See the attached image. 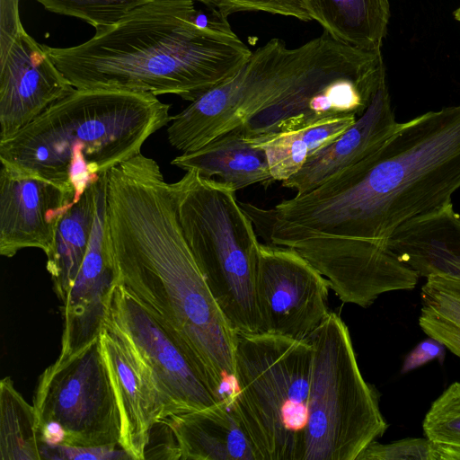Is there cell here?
<instances>
[{
    "instance_id": "12",
    "label": "cell",
    "mask_w": 460,
    "mask_h": 460,
    "mask_svg": "<svg viewBox=\"0 0 460 460\" xmlns=\"http://www.w3.org/2000/svg\"><path fill=\"white\" fill-rule=\"evenodd\" d=\"M75 89L46 45L22 27L0 48V141L17 134Z\"/></svg>"
},
{
    "instance_id": "26",
    "label": "cell",
    "mask_w": 460,
    "mask_h": 460,
    "mask_svg": "<svg viewBox=\"0 0 460 460\" xmlns=\"http://www.w3.org/2000/svg\"><path fill=\"white\" fill-rule=\"evenodd\" d=\"M437 460L432 443L427 438H408L388 444L370 443L357 460Z\"/></svg>"
},
{
    "instance_id": "21",
    "label": "cell",
    "mask_w": 460,
    "mask_h": 460,
    "mask_svg": "<svg viewBox=\"0 0 460 460\" xmlns=\"http://www.w3.org/2000/svg\"><path fill=\"white\" fill-rule=\"evenodd\" d=\"M419 324L460 358V279L434 274L420 290Z\"/></svg>"
},
{
    "instance_id": "15",
    "label": "cell",
    "mask_w": 460,
    "mask_h": 460,
    "mask_svg": "<svg viewBox=\"0 0 460 460\" xmlns=\"http://www.w3.org/2000/svg\"><path fill=\"white\" fill-rule=\"evenodd\" d=\"M385 78L379 84L365 112L338 137L314 153L301 169L282 181V186L305 193L377 151L396 131Z\"/></svg>"
},
{
    "instance_id": "25",
    "label": "cell",
    "mask_w": 460,
    "mask_h": 460,
    "mask_svg": "<svg viewBox=\"0 0 460 460\" xmlns=\"http://www.w3.org/2000/svg\"><path fill=\"white\" fill-rule=\"evenodd\" d=\"M216 7L226 16L238 12H264L294 17L302 22L313 21L304 0H195Z\"/></svg>"
},
{
    "instance_id": "27",
    "label": "cell",
    "mask_w": 460,
    "mask_h": 460,
    "mask_svg": "<svg viewBox=\"0 0 460 460\" xmlns=\"http://www.w3.org/2000/svg\"><path fill=\"white\" fill-rule=\"evenodd\" d=\"M40 452L41 460L131 459L120 446L116 447H84L40 443Z\"/></svg>"
},
{
    "instance_id": "9",
    "label": "cell",
    "mask_w": 460,
    "mask_h": 460,
    "mask_svg": "<svg viewBox=\"0 0 460 460\" xmlns=\"http://www.w3.org/2000/svg\"><path fill=\"white\" fill-rule=\"evenodd\" d=\"M102 322L125 335L151 370L164 405L163 419L220 401L181 347L121 284L112 287Z\"/></svg>"
},
{
    "instance_id": "6",
    "label": "cell",
    "mask_w": 460,
    "mask_h": 460,
    "mask_svg": "<svg viewBox=\"0 0 460 460\" xmlns=\"http://www.w3.org/2000/svg\"><path fill=\"white\" fill-rule=\"evenodd\" d=\"M312 360L308 340L237 333L231 400L257 460H302Z\"/></svg>"
},
{
    "instance_id": "28",
    "label": "cell",
    "mask_w": 460,
    "mask_h": 460,
    "mask_svg": "<svg viewBox=\"0 0 460 460\" xmlns=\"http://www.w3.org/2000/svg\"><path fill=\"white\" fill-rule=\"evenodd\" d=\"M145 459L181 460L176 437L165 419L159 420L152 427L145 449Z\"/></svg>"
},
{
    "instance_id": "23",
    "label": "cell",
    "mask_w": 460,
    "mask_h": 460,
    "mask_svg": "<svg viewBox=\"0 0 460 460\" xmlns=\"http://www.w3.org/2000/svg\"><path fill=\"white\" fill-rule=\"evenodd\" d=\"M422 429L437 460H460V382L450 385L432 402Z\"/></svg>"
},
{
    "instance_id": "19",
    "label": "cell",
    "mask_w": 460,
    "mask_h": 460,
    "mask_svg": "<svg viewBox=\"0 0 460 460\" xmlns=\"http://www.w3.org/2000/svg\"><path fill=\"white\" fill-rule=\"evenodd\" d=\"M98 182L88 188L62 217L45 252L53 288L64 303L85 256L96 213Z\"/></svg>"
},
{
    "instance_id": "1",
    "label": "cell",
    "mask_w": 460,
    "mask_h": 460,
    "mask_svg": "<svg viewBox=\"0 0 460 460\" xmlns=\"http://www.w3.org/2000/svg\"><path fill=\"white\" fill-rule=\"evenodd\" d=\"M107 178V218L124 286L181 347L221 401L234 393L237 332L182 233L170 183L141 153Z\"/></svg>"
},
{
    "instance_id": "2",
    "label": "cell",
    "mask_w": 460,
    "mask_h": 460,
    "mask_svg": "<svg viewBox=\"0 0 460 460\" xmlns=\"http://www.w3.org/2000/svg\"><path fill=\"white\" fill-rule=\"evenodd\" d=\"M460 188V104L401 123L374 154L296 195V234L327 261L386 248L403 224L452 202Z\"/></svg>"
},
{
    "instance_id": "24",
    "label": "cell",
    "mask_w": 460,
    "mask_h": 460,
    "mask_svg": "<svg viewBox=\"0 0 460 460\" xmlns=\"http://www.w3.org/2000/svg\"><path fill=\"white\" fill-rule=\"evenodd\" d=\"M52 13L75 17L96 29L116 23L135 8L154 0H35Z\"/></svg>"
},
{
    "instance_id": "17",
    "label": "cell",
    "mask_w": 460,
    "mask_h": 460,
    "mask_svg": "<svg viewBox=\"0 0 460 460\" xmlns=\"http://www.w3.org/2000/svg\"><path fill=\"white\" fill-rule=\"evenodd\" d=\"M171 164L184 171L196 170L206 178L217 176L235 190L257 183L270 185L274 181L264 149L236 128L196 151L182 153Z\"/></svg>"
},
{
    "instance_id": "22",
    "label": "cell",
    "mask_w": 460,
    "mask_h": 460,
    "mask_svg": "<svg viewBox=\"0 0 460 460\" xmlns=\"http://www.w3.org/2000/svg\"><path fill=\"white\" fill-rule=\"evenodd\" d=\"M0 459L41 460L35 408L10 376L0 381Z\"/></svg>"
},
{
    "instance_id": "10",
    "label": "cell",
    "mask_w": 460,
    "mask_h": 460,
    "mask_svg": "<svg viewBox=\"0 0 460 460\" xmlns=\"http://www.w3.org/2000/svg\"><path fill=\"white\" fill-rule=\"evenodd\" d=\"M330 288L295 249L260 243L256 298L263 333L307 340L330 313Z\"/></svg>"
},
{
    "instance_id": "13",
    "label": "cell",
    "mask_w": 460,
    "mask_h": 460,
    "mask_svg": "<svg viewBox=\"0 0 460 460\" xmlns=\"http://www.w3.org/2000/svg\"><path fill=\"white\" fill-rule=\"evenodd\" d=\"M98 181L96 213L89 245L75 280L61 306L64 319L58 359H65L98 339L117 267L107 218V178Z\"/></svg>"
},
{
    "instance_id": "14",
    "label": "cell",
    "mask_w": 460,
    "mask_h": 460,
    "mask_svg": "<svg viewBox=\"0 0 460 460\" xmlns=\"http://www.w3.org/2000/svg\"><path fill=\"white\" fill-rule=\"evenodd\" d=\"M98 338L120 413L119 445L132 460H143L150 430L164 418L159 389L151 370L125 335L102 322Z\"/></svg>"
},
{
    "instance_id": "30",
    "label": "cell",
    "mask_w": 460,
    "mask_h": 460,
    "mask_svg": "<svg viewBox=\"0 0 460 460\" xmlns=\"http://www.w3.org/2000/svg\"><path fill=\"white\" fill-rule=\"evenodd\" d=\"M0 2V47H4L23 26L19 13V0Z\"/></svg>"
},
{
    "instance_id": "5",
    "label": "cell",
    "mask_w": 460,
    "mask_h": 460,
    "mask_svg": "<svg viewBox=\"0 0 460 460\" xmlns=\"http://www.w3.org/2000/svg\"><path fill=\"white\" fill-rule=\"evenodd\" d=\"M170 185L184 237L227 321L237 333H263L256 298L261 243L236 190L196 170Z\"/></svg>"
},
{
    "instance_id": "16",
    "label": "cell",
    "mask_w": 460,
    "mask_h": 460,
    "mask_svg": "<svg viewBox=\"0 0 460 460\" xmlns=\"http://www.w3.org/2000/svg\"><path fill=\"white\" fill-rule=\"evenodd\" d=\"M164 419L176 437L181 460H257L231 397Z\"/></svg>"
},
{
    "instance_id": "11",
    "label": "cell",
    "mask_w": 460,
    "mask_h": 460,
    "mask_svg": "<svg viewBox=\"0 0 460 460\" xmlns=\"http://www.w3.org/2000/svg\"><path fill=\"white\" fill-rule=\"evenodd\" d=\"M75 203L69 184L1 162L0 254L12 258L25 248L46 252Z\"/></svg>"
},
{
    "instance_id": "8",
    "label": "cell",
    "mask_w": 460,
    "mask_h": 460,
    "mask_svg": "<svg viewBox=\"0 0 460 460\" xmlns=\"http://www.w3.org/2000/svg\"><path fill=\"white\" fill-rule=\"evenodd\" d=\"M33 406L40 443L120 446V413L99 338L43 371Z\"/></svg>"
},
{
    "instance_id": "20",
    "label": "cell",
    "mask_w": 460,
    "mask_h": 460,
    "mask_svg": "<svg viewBox=\"0 0 460 460\" xmlns=\"http://www.w3.org/2000/svg\"><path fill=\"white\" fill-rule=\"evenodd\" d=\"M357 119L346 116L326 119L252 144L266 152L273 180L283 181L296 174L309 156L338 137Z\"/></svg>"
},
{
    "instance_id": "29",
    "label": "cell",
    "mask_w": 460,
    "mask_h": 460,
    "mask_svg": "<svg viewBox=\"0 0 460 460\" xmlns=\"http://www.w3.org/2000/svg\"><path fill=\"white\" fill-rule=\"evenodd\" d=\"M446 347L438 341L429 337L417 344L405 357L402 373L411 372L429 361L438 359L442 364L445 358Z\"/></svg>"
},
{
    "instance_id": "3",
    "label": "cell",
    "mask_w": 460,
    "mask_h": 460,
    "mask_svg": "<svg viewBox=\"0 0 460 460\" xmlns=\"http://www.w3.org/2000/svg\"><path fill=\"white\" fill-rule=\"evenodd\" d=\"M195 0H154L69 48L46 46L75 89L176 94L190 102L234 75L252 51L194 22Z\"/></svg>"
},
{
    "instance_id": "7",
    "label": "cell",
    "mask_w": 460,
    "mask_h": 460,
    "mask_svg": "<svg viewBox=\"0 0 460 460\" xmlns=\"http://www.w3.org/2000/svg\"><path fill=\"white\" fill-rule=\"evenodd\" d=\"M313 360L302 460H357L388 428L363 377L349 329L330 312L307 338Z\"/></svg>"
},
{
    "instance_id": "18",
    "label": "cell",
    "mask_w": 460,
    "mask_h": 460,
    "mask_svg": "<svg viewBox=\"0 0 460 460\" xmlns=\"http://www.w3.org/2000/svg\"><path fill=\"white\" fill-rule=\"evenodd\" d=\"M312 20L332 39L364 49L380 50L390 19L388 0H304Z\"/></svg>"
},
{
    "instance_id": "4",
    "label": "cell",
    "mask_w": 460,
    "mask_h": 460,
    "mask_svg": "<svg viewBox=\"0 0 460 460\" xmlns=\"http://www.w3.org/2000/svg\"><path fill=\"white\" fill-rule=\"evenodd\" d=\"M150 93L75 89L12 137L0 162L69 184L77 202L113 167L141 153L172 119Z\"/></svg>"
},
{
    "instance_id": "31",
    "label": "cell",
    "mask_w": 460,
    "mask_h": 460,
    "mask_svg": "<svg viewBox=\"0 0 460 460\" xmlns=\"http://www.w3.org/2000/svg\"><path fill=\"white\" fill-rule=\"evenodd\" d=\"M454 18L460 22V7L454 12Z\"/></svg>"
}]
</instances>
